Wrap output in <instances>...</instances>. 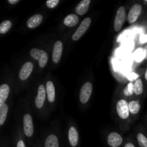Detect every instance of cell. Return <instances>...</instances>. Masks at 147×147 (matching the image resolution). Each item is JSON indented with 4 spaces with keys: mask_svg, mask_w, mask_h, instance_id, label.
Masks as SVG:
<instances>
[{
    "mask_svg": "<svg viewBox=\"0 0 147 147\" xmlns=\"http://www.w3.org/2000/svg\"><path fill=\"white\" fill-rule=\"evenodd\" d=\"M90 0H83L80 1L77 5L76 8V12L78 15H83L88 11L90 6Z\"/></svg>",
    "mask_w": 147,
    "mask_h": 147,
    "instance_id": "cell-14",
    "label": "cell"
},
{
    "mask_svg": "<svg viewBox=\"0 0 147 147\" xmlns=\"http://www.w3.org/2000/svg\"><path fill=\"white\" fill-rule=\"evenodd\" d=\"M145 79L147 80V69H146V73H145Z\"/></svg>",
    "mask_w": 147,
    "mask_h": 147,
    "instance_id": "cell-32",
    "label": "cell"
},
{
    "mask_svg": "<svg viewBox=\"0 0 147 147\" xmlns=\"http://www.w3.org/2000/svg\"><path fill=\"white\" fill-rule=\"evenodd\" d=\"M68 139H69V142H70V146L72 147L77 146L78 144V140H79L78 133L77 129H76L75 127H73V126L70 127V129H69Z\"/></svg>",
    "mask_w": 147,
    "mask_h": 147,
    "instance_id": "cell-12",
    "label": "cell"
},
{
    "mask_svg": "<svg viewBox=\"0 0 147 147\" xmlns=\"http://www.w3.org/2000/svg\"><path fill=\"white\" fill-rule=\"evenodd\" d=\"M116 109H117V113L119 117L122 119H126L129 116V103L126 102V100H119L116 105Z\"/></svg>",
    "mask_w": 147,
    "mask_h": 147,
    "instance_id": "cell-5",
    "label": "cell"
},
{
    "mask_svg": "<svg viewBox=\"0 0 147 147\" xmlns=\"http://www.w3.org/2000/svg\"><path fill=\"white\" fill-rule=\"evenodd\" d=\"M30 55L34 60H38L39 66L40 67H44L46 65L48 60V55L43 50L40 49L33 48L30 50Z\"/></svg>",
    "mask_w": 147,
    "mask_h": 147,
    "instance_id": "cell-1",
    "label": "cell"
},
{
    "mask_svg": "<svg viewBox=\"0 0 147 147\" xmlns=\"http://www.w3.org/2000/svg\"><path fill=\"white\" fill-rule=\"evenodd\" d=\"M93 91V86L90 82H86L80 89V100L82 103H86L90 99Z\"/></svg>",
    "mask_w": 147,
    "mask_h": 147,
    "instance_id": "cell-4",
    "label": "cell"
},
{
    "mask_svg": "<svg viewBox=\"0 0 147 147\" xmlns=\"http://www.w3.org/2000/svg\"><path fill=\"white\" fill-rule=\"evenodd\" d=\"M9 93V87L7 84H2L0 86V106L5 103Z\"/></svg>",
    "mask_w": 147,
    "mask_h": 147,
    "instance_id": "cell-16",
    "label": "cell"
},
{
    "mask_svg": "<svg viewBox=\"0 0 147 147\" xmlns=\"http://www.w3.org/2000/svg\"><path fill=\"white\" fill-rule=\"evenodd\" d=\"M63 50V44L61 41H57L54 45L53 50V61L54 63H58L61 59Z\"/></svg>",
    "mask_w": 147,
    "mask_h": 147,
    "instance_id": "cell-9",
    "label": "cell"
},
{
    "mask_svg": "<svg viewBox=\"0 0 147 147\" xmlns=\"http://www.w3.org/2000/svg\"><path fill=\"white\" fill-rule=\"evenodd\" d=\"M124 147H136L134 146V144H133L132 143H127L125 144Z\"/></svg>",
    "mask_w": 147,
    "mask_h": 147,
    "instance_id": "cell-29",
    "label": "cell"
},
{
    "mask_svg": "<svg viewBox=\"0 0 147 147\" xmlns=\"http://www.w3.org/2000/svg\"><path fill=\"white\" fill-rule=\"evenodd\" d=\"M8 113V106L6 103L0 106V126H3L7 119Z\"/></svg>",
    "mask_w": 147,
    "mask_h": 147,
    "instance_id": "cell-19",
    "label": "cell"
},
{
    "mask_svg": "<svg viewBox=\"0 0 147 147\" xmlns=\"http://www.w3.org/2000/svg\"><path fill=\"white\" fill-rule=\"evenodd\" d=\"M59 4V0H49L46 1V5L48 8H55Z\"/></svg>",
    "mask_w": 147,
    "mask_h": 147,
    "instance_id": "cell-25",
    "label": "cell"
},
{
    "mask_svg": "<svg viewBox=\"0 0 147 147\" xmlns=\"http://www.w3.org/2000/svg\"><path fill=\"white\" fill-rule=\"evenodd\" d=\"M78 22H79L78 16L76 15V14H71L67 15V17L65 18L63 23H64L65 25L67 26V27H72L76 26V24L78 23Z\"/></svg>",
    "mask_w": 147,
    "mask_h": 147,
    "instance_id": "cell-17",
    "label": "cell"
},
{
    "mask_svg": "<svg viewBox=\"0 0 147 147\" xmlns=\"http://www.w3.org/2000/svg\"><path fill=\"white\" fill-rule=\"evenodd\" d=\"M42 16L41 14H34L27 20V25L30 29H34L38 27L42 22Z\"/></svg>",
    "mask_w": 147,
    "mask_h": 147,
    "instance_id": "cell-13",
    "label": "cell"
},
{
    "mask_svg": "<svg viewBox=\"0 0 147 147\" xmlns=\"http://www.w3.org/2000/svg\"><path fill=\"white\" fill-rule=\"evenodd\" d=\"M107 142L111 147H119L123 143V138L119 134L113 132L108 136Z\"/></svg>",
    "mask_w": 147,
    "mask_h": 147,
    "instance_id": "cell-10",
    "label": "cell"
},
{
    "mask_svg": "<svg viewBox=\"0 0 147 147\" xmlns=\"http://www.w3.org/2000/svg\"><path fill=\"white\" fill-rule=\"evenodd\" d=\"M144 55H145V59L147 60V45L144 47Z\"/></svg>",
    "mask_w": 147,
    "mask_h": 147,
    "instance_id": "cell-31",
    "label": "cell"
},
{
    "mask_svg": "<svg viewBox=\"0 0 147 147\" xmlns=\"http://www.w3.org/2000/svg\"><path fill=\"white\" fill-rule=\"evenodd\" d=\"M137 140L140 147H147V138L142 134L137 135Z\"/></svg>",
    "mask_w": 147,
    "mask_h": 147,
    "instance_id": "cell-23",
    "label": "cell"
},
{
    "mask_svg": "<svg viewBox=\"0 0 147 147\" xmlns=\"http://www.w3.org/2000/svg\"><path fill=\"white\" fill-rule=\"evenodd\" d=\"M142 7L140 4H136L134 6H132L131 8L129 10V14H128V22L130 24L134 23L139 18V15L142 12Z\"/></svg>",
    "mask_w": 147,
    "mask_h": 147,
    "instance_id": "cell-7",
    "label": "cell"
},
{
    "mask_svg": "<svg viewBox=\"0 0 147 147\" xmlns=\"http://www.w3.org/2000/svg\"><path fill=\"white\" fill-rule=\"evenodd\" d=\"M19 1H20V0H8V2L9 3V4H17V2H19Z\"/></svg>",
    "mask_w": 147,
    "mask_h": 147,
    "instance_id": "cell-28",
    "label": "cell"
},
{
    "mask_svg": "<svg viewBox=\"0 0 147 147\" xmlns=\"http://www.w3.org/2000/svg\"><path fill=\"white\" fill-rule=\"evenodd\" d=\"M23 126H24V133L27 137H31L34 132L32 119L30 114H25L23 119Z\"/></svg>",
    "mask_w": 147,
    "mask_h": 147,
    "instance_id": "cell-6",
    "label": "cell"
},
{
    "mask_svg": "<svg viewBox=\"0 0 147 147\" xmlns=\"http://www.w3.org/2000/svg\"><path fill=\"white\" fill-rule=\"evenodd\" d=\"M46 98V90L43 85H40L37 90V95L35 98V106L37 109L42 108Z\"/></svg>",
    "mask_w": 147,
    "mask_h": 147,
    "instance_id": "cell-8",
    "label": "cell"
},
{
    "mask_svg": "<svg viewBox=\"0 0 147 147\" xmlns=\"http://www.w3.org/2000/svg\"><path fill=\"white\" fill-rule=\"evenodd\" d=\"M140 103L138 100H132L129 103V111L132 114H136L140 111Z\"/></svg>",
    "mask_w": 147,
    "mask_h": 147,
    "instance_id": "cell-20",
    "label": "cell"
},
{
    "mask_svg": "<svg viewBox=\"0 0 147 147\" xmlns=\"http://www.w3.org/2000/svg\"><path fill=\"white\" fill-rule=\"evenodd\" d=\"M143 83L142 79L139 78L134 84V93L136 95H141L143 93Z\"/></svg>",
    "mask_w": 147,
    "mask_h": 147,
    "instance_id": "cell-21",
    "label": "cell"
},
{
    "mask_svg": "<svg viewBox=\"0 0 147 147\" xmlns=\"http://www.w3.org/2000/svg\"><path fill=\"white\" fill-rule=\"evenodd\" d=\"M11 27V22L9 20H5L2 22L0 25V33L1 34H5L6 32L9 30V29Z\"/></svg>",
    "mask_w": 147,
    "mask_h": 147,
    "instance_id": "cell-22",
    "label": "cell"
},
{
    "mask_svg": "<svg viewBox=\"0 0 147 147\" xmlns=\"http://www.w3.org/2000/svg\"><path fill=\"white\" fill-rule=\"evenodd\" d=\"M124 94L125 96H131L132 94L134 93V84L132 82L129 83L128 84V86L125 88L124 89Z\"/></svg>",
    "mask_w": 147,
    "mask_h": 147,
    "instance_id": "cell-24",
    "label": "cell"
},
{
    "mask_svg": "<svg viewBox=\"0 0 147 147\" xmlns=\"http://www.w3.org/2000/svg\"><path fill=\"white\" fill-rule=\"evenodd\" d=\"M46 92L47 95V99L50 103H53L55 100V90L54 84L52 81H48L46 84Z\"/></svg>",
    "mask_w": 147,
    "mask_h": 147,
    "instance_id": "cell-15",
    "label": "cell"
},
{
    "mask_svg": "<svg viewBox=\"0 0 147 147\" xmlns=\"http://www.w3.org/2000/svg\"><path fill=\"white\" fill-rule=\"evenodd\" d=\"M16 147H26L25 144L23 142V140H20L17 142V146Z\"/></svg>",
    "mask_w": 147,
    "mask_h": 147,
    "instance_id": "cell-27",
    "label": "cell"
},
{
    "mask_svg": "<svg viewBox=\"0 0 147 147\" xmlns=\"http://www.w3.org/2000/svg\"><path fill=\"white\" fill-rule=\"evenodd\" d=\"M90 23H91V19L90 17H86L84 20L82 21L81 24L79 26L78 28L77 29L76 32L73 34L72 36V39L74 41H77L86 32V31L88 30V29L89 28L90 25Z\"/></svg>",
    "mask_w": 147,
    "mask_h": 147,
    "instance_id": "cell-2",
    "label": "cell"
},
{
    "mask_svg": "<svg viewBox=\"0 0 147 147\" xmlns=\"http://www.w3.org/2000/svg\"><path fill=\"white\" fill-rule=\"evenodd\" d=\"M147 42V34L145 36H144L143 38L142 39V42Z\"/></svg>",
    "mask_w": 147,
    "mask_h": 147,
    "instance_id": "cell-30",
    "label": "cell"
},
{
    "mask_svg": "<svg viewBox=\"0 0 147 147\" xmlns=\"http://www.w3.org/2000/svg\"><path fill=\"white\" fill-rule=\"evenodd\" d=\"M33 70V64L30 62L24 63L20 71V78L21 80H26L31 75Z\"/></svg>",
    "mask_w": 147,
    "mask_h": 147,
    "instance_id": "cell-11",
    "label": "cell"
},
{
    "mask_svg": "<svg viewBox=\"0 0 147 147\" xmlns=\"http://www.w3.org/2000/svg\"><path fill=\"white\" fill-rule=\"evenodd\" d=\"M138 78H139V75L136 74V73H131V74L129 76V79L131 80V81H133V80H137L138 79H139Z\"/></svg>",
    "mask_w": 147,
    "mask_h": 147,
    "instance_id": "cell-26",
    "label": "cell"
},
{
    "mask_svg": "<svg viewBox=\"0 0 147 147\" xmlns=\"http://www.w3.org/2000/svg\"><path fill=\"white\" fill-rule=\"evenodd\" d=\"M45 147H59V141L57 136L53 134L47 136L45 143Z\"/></svg>",
    "mask_w": 147,
    "mask_h": 147,
    "instance_id": "cell-18",
    "label": "cell"
},
{
    "mask_svg": "<svg viewBox=\"0 0 147 147\" xmlns=\"http://www.w3.org/2000/svg\"><path fill=\"white\" fill-rule=\"evenodd\" d=\"M126 19V10L123 7H120L116 12L114 20V30L116 32L120 31Z\"/></svg>",
    "mask_w": 147,
    "mask_h": 147,
    "instance_id": "cell-3",
    "label": "cell"
}]
</instances>
